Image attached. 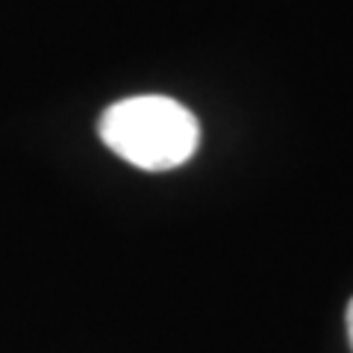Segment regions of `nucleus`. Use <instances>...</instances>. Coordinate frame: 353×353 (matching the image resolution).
<instances>
[{
	"label": "nucleus",
	"instance_id": "obj_1",
	"mask_svg": "<svg viewBox=\"0 0 353 353\" xmlns=\"http://www.w3.org/2000/svg\"><path fill=\"white\" fill-rule=\"evenodd\" d=\"M109 150L145 171H168L189 162L201 145V124L183 103L162 94L127 97L101 115Z\"/></svg>",
	"mask_w": 353,
	"mask_h": 353
},
{
	"label": "nucleus",
	"instance_id": "obj_2",
	"mask_svg": "<svg viewBox=\"0 0 353 353\" xmlns=\"http://www.w3.org/2000/svg\"><path fill=\"white\" fill-rule=\"evenodd\" d=\"M347 339H350V347H353V297L347 303Z\"/></svg>",
	"mask_w": 353,
	"mask_h": 353
}]
</instances>
